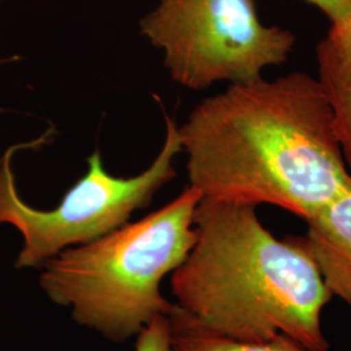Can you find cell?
<instances>
[{"label": "cell", "instance_id": "cell-1", "mask_svg": "<svg viewBox=\"0 0 351 351\" xmlns=\"http://www.w3.org/2000/svg\"><path fill=\"white\" fill-rule=\"evenodd\" d=\"M202 198L271 204L304 221L351 184L326 93L293 72L230 84L178 126Z\"/></svg>", "mask_w": 351, "mask_h": 351}, {"label": "cell", "instance_id": "cell-3", "mask_svg": "<svg viewBox=\"0 0 351 351\" xmlns=\"http://www.w3.org/2000/svg\"><path fill=\"white\" fill-rule=\"evenodd\" d=\"M201 199L189 185L138 221L62 251L40 268V288L53 303L69 307L75 323L110 341L138 336L155 317L175 308L160 285L195 242L194 216Z\"/></svg>", "mask_w": 351, "mask_h": 351}, {"label": "cell", "instance_id": "cell-6", "mask_svg": "<svg viewBox=\"0 0 351 351\" xmlns=\"http://www.w3.org/2000/svg\"><path fill=\"white\" fill-rule=\"evenodd\" d=\"M300 237L328 291L351 308V184L323 210L306 220Z\"/></svg>", "mask_w": 351, "mask_h": 351}, {"label": "cell", "instance_id": "cell-8", "mask_svg": "<svg viewBox=\"0 0 351 351\" xmlns=\"http://www.w3.org/2000/svg\"><path fill=\"white\" fill-rule=\"evenodd\" d=\"M171 351H310L287 336L267 342H243L207 329L175 304L169 314Z\"/></svg>", "mask_w": 351, "mask_h": 351}, {"label": "cell", "instance_id": "cell-10", "mask_svg": "<svg viewBox=\"0 0 351 351\" xmlns=\"http://www.w3.org/2000/svg\"><path fill=\"white\" fill-rule=\"evenodd\" d=\"M326 16L330 24L339 23L351 14V0H304Z\"/></svg>", "mask_w": 351, "mask_h": 351}, {"label": "cell", "instance_id": "cell-9", "mask_svg": "<svg viewBox=\"0 0 351 351\" xmlns=\"http://www.w3.org/2000/svg\"><path fill=\"white\" fill-rule=\"evenodd\" d=\"M136 351H171L169 315L155 317L139 333Z\"/></svg>", "mask_w": 351, "mask_h": 351}, {"label": "cell", "instance_id": "cell-2", "mask_svg": "<svg viewBox=\"0 0 351 351\" xmlns=\"http://www.w3.org/2000/svg\"><path fill=\"white\" fill-rule=\"evenodd\" d=\"M194 228L195 242L171 275L178 308L230 339L282 335L307 350H329L323 311L333 297L300 237H275L256 206L206 198Z\"/></svg>", "mask_w": 351, "mask_h": 351}, {"label": "cell", "instance_id": "cell-7", "mask_svg": "<svg viewBox=\"0 0 351 351\" xmlns=\"http://www.w3.org/2000/svg\"><path fill=\"white\" fill-rule=\"evenodd\" d=\"M317 80L329 103L341 152L351 173V14L330 24L316 46Z\"/></svg>", "mask_w": 351, "mask_h": 351}, {"label": "cell", "instance_id": "cell-4", "mask_svg": "<svg viewBox=\"0 0 351 351\" xmlns=\"http://www.w3.org/2000/svg\"><path fill=\"white\" fill-rule=\"evenodd\" d=\"M163 147L150 167L133 177H116L104 169L101 151L88 159V172L64 194L52 210H38L23 201L12 172L13 155L38 147L51 130L29 143L14 145L0 158V224L20 230L24 246L14 267L42 268L69 247L88 243L129 223L132 215L149 207L155 194L175 178L176 156L182 152L175 120L165 116Z\"/></svg>", "mask_w": 351, "mask_h": 351}, {"label": "cell", "instance_id": "cell-5", "mask_svg": "<svg viewBox=\"0 0 351 351\" xmlns=\"http://www.w3.org/2000/svg\"><path fill=\"white\" fill-rule=\"evenodd\" d=\"M139 27L172 80L194 91L258 80L295 45L288 29L264 24L255 0H160Z\"/></svg>", "mask_w": 351, "mask_h": 351}]
</instances>
